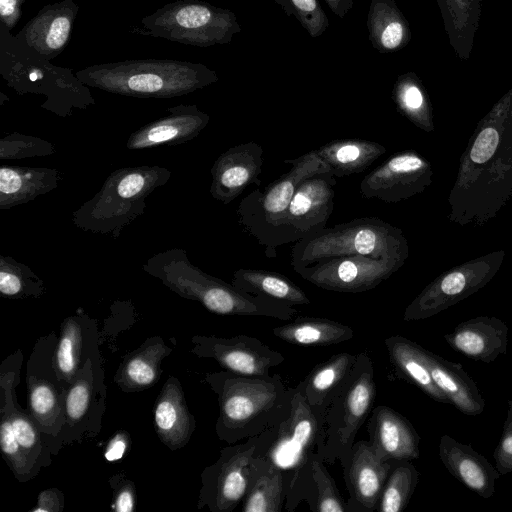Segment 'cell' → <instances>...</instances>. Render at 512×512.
<instances>
[{"label":"cell","instance_id":"cell-27","mask_svg":"<svg viewBox=\"0 0 512 512\" xmlns=\"http://www.w3.org/2000/svg\"><path fill=\"white\" fill-rule=\"evenodd\" d=\"M384 343L390 362L401 377L417 386L433 400L450 404L431 376L425 360V348L401 335L389 336Z\"/></svg>","mask_w":512,"mask_h":512},{"label":"cell","instance_id":"cell-24","mask_svg":"<svg viewBox=\"0 0 512 512\" xmlns=\"http://www.w3.org/2000/svg\"><path fill=\"white\" fill-rule=\"evenodd\" d=\"M357 360V354L340 352L317 364L297 385L309 406L325 417L338 390L346 381Z\"/></svg>","mask_w":512,"mask_h":512},{"label":"cell","instance_id":"cell-34","mask_svg":"<svg viewBox=\"0 0 512 512\" xmlns=\"http://www.w3.org/2000/svg\"><path fill=\"white\" fill-rule=\"evenodd\" d=\"M288 15L293 16L312 37L321 36L329 19L318 0H273Z\"/></svg>","mask_w":512,"mask_h":512},{"label":"cell","instance_id":"cell-15","mask_svg":"<svg viewBox=\"0 0 512 512\" xmlns=\"http://www.w3.org/2000/svg\"><path fill=\"white\" fill-rule=\"evenodd\" d=\"M263 148L254 141L228 149L216 160L213 168L211 193L225 204L237 198L248 186L260 185Z\"/></svg>","mask_w":512,"mask_h":512},{"label":"cell","instance_id":"cell-26","mask_svg":"<svg viewBox=\"0 0 512 512\" xmlns=\"http://www.w3.org/2000/svg\"><path fill=\"white\" fill-rule=\"evenodd\" d=\"M286 481L283 471L267 457L255 455L250 464L243 512H280L285 506Z\"/></svg>","mask_w":512,"mask_h":512},{"label":"cell","instance_id":"cell-12","mask_svg":"<svg viewBox=\"0 0 512 512\" xmlns=\"http://www.w3.org/2000/svg\"><path fill=\"white\" fill-rule=\"evenodd\" d=\"M349 493V512H373L394 461H382L368 440L355 441L349 454L340 463Z\"/></svg>","mask_w":512,"mask_h":512},{"label":"cell","instance_id":"cell-48","mask_svg":"<svg viewBox=\"0 0 512 512\" xmlns=\"http://www.w3.org/2000/svg\"><path fill=\"white\" fill-rule=\"evenodd\" d=\"M37 77H38V75H37L35 72H33V73L30 75V79H31L32 81L36 80V78H37Z\"/></svg>","mask_w":512,"mask_h":512},{"label":"cell","instance_id":"cell-20","mask_svg":"<svg viewBox=\"0 0 512 512\" xmlns=\"http://www.w3.org/2000/svg\"><path fill=\"white\" fill-rule=\"evenodd\" d=\"M455 351L475 361L490 363L505 354L508 345V327L494 317H477L458 324L444 335Z\"/></svg>","mask_w":512,"mask_h":512},{"label":"cell","instance_id":"cell-19","mask_svg":"<svg viewBox=\"0 0 512 512\" xmlns=\"http://www.w3.org/2000/svg\"><path fill=\"white\" fill-rule=\"evenodd\" d=\"M154 428L159 440L170 450L183 448L195 428L194 415L189 411L180 381L169 376L154 406Z\"/></svg>","mask_w":512,"mask_h":512},{"label":"cell","instance_id":"cell-36","mask_svg":"<svg viewBox=\"0 0 512 512\" xmlns=\"http://www.w3.org/2000/svg\"><path fill=\"white\" fill-rule=\"evenodd\" d=\"M113 491L111 508L116 512H133L136 504V488L123 472H117L108 480Z\"/></svg>","mask_w":512,"mask_h":512},{"label":"cell","instance_id":"cell-1","mask_svg":"<svg viewBox=\"0 0 512 512\" xmlns=\"http://www.w3.org/2000/svg\"><path fill=\"white\" fill-rule=\"evenodd\" d=\"M205 381L217 395V437L228 444L246 440L285 420L294 388L279 375L251 376L227 370L207 373Z\"/></svg>","mask_w":512,"mask_h":512},{"label":"cell","instance_id":"cell-31","mask_svg":"<svg viewBox=\"0 0 512 512\" xmlns=\"http://www.w3.org/2000/svg\"><path fill=\"white\" fill-rule=\"evenodd\" d=\"M240 291L263 296L286 305H308L306 293L285 275L264 269L240 268L234 272L232 283Z\"/></svg>","mask_w":512,"mask_h":512},{"label":"cell","instance_id":"cell-13","mask_svg":"<svg viewBox=\"0 0 512 512\" xmlns=\"http://www.w3.org/2000/svg\"><path fill=\"white\" fill-rule=\"evenodd\" d=\"M20 350L10 355L1 364L0 373V414H5L12 425L14 434L27 458L37 468L51 463V449L44 445L41 432L36 426L29 411L20 408L15 399L14 391L18 383L22 365Z\"/></svg>","mask_w":512,"mask_h":512},{"label":"cell","instance_id":"cell-47","mask_svg":"<svg viewBox=\"0 0 512 512\" xmlns=\"http://www.w3.org/2000/svg\"><path fill=\"white\" fill-rule=\"evenodd\" d=\"M16 0H0V14L2 16H9L15 10Z\"/></svg>","mask_w":512,"mask_h":512},{"label":"cell","instance_id":"cell-40","mask_svg":"<svg viewBox=\"0 0 512 512\" xmlns=\"http://www.w3.org/2000/svg\"><path fill=\"white\" fill-rule=\"evenodd\" d=\"M130 446V435L127 431H117L107 442L104 458L109 462L118 461L127 453Z\"/></svg>","mask_w":512,"mask_h":512},{"label":"cell","instance_id":"cell-30","mask_svg":"<svg viewBox=\"0 0 512 512\" xmlns=\"http://www.w3.org/2000/svg\"><path fill=\"white\" fill-rule=\"evenodd\" d=\"M274 336L289 344L298 346L335 345L354 336L353 329L340 322L319 317L300 316L293 321L277 326Z\"/></svg>","mask_w":512,"mask_h":512},{"label":"cell","instance_id":"cell-5","mask_svg":"<svg viewBox=\"0 0 512 512\" xmlns=\"http://www.w3.org/2000/svg\"><path fill=\"white\" fill-rule=\"evenodd\" d=\"M57 341L53 332L41 337L34 345L26 371L28 411L41 434L55 442L62 441L68 390L54 363Z\"/></svg>","mask_w":512,"mask_h":512},{"label":"cell","instance_id":"cell-39","mask_svg":"<svg viewBox=\"0 0 512 512\" xmlns=\"http://www.w3.org/2000/svg\"><path fill=\"white\" fill-rule=\"evenodd\" d=\"M211 10L200 5H191L180 9L176 14L177 23L185 28H200L208 25L214 16Z\"/></svg>","mask_w":512,"mask_h":512},{"label":"cell","instance_id":"cell-16","mask_svg":"<svg viewBox=\"0 0 512 512\" xmlns=\"http://www.w3.org/2000/svg\"><path fill=\"white\" fill-rule=\"evenodd\" d=\"M369 443L382 461H412L419 458L420 436L410 421L389 406L370 412L367 424Z\"/></svg>","mask_w":512,"mask_h":512},{"label":"cell","instance_id":"cell-23","mask_svg":"<svg viewBox=\"0 0 512 512\" xmlns=\"http://www.w3.org/2000/svg\"><path fill=\"white\" fill-rule=\"evenodd\" d=\"M424 355L436 386L445 394L450 404L463 414L480 415L485 408V401L476 383L462 365L427 349H424Z\"/></svg>","mask_w":512,"mask_h":512},{"label":"cell","instance_id":"cell-43","mask_svg":"<svg viewBox=\"0 0 512 512\" xmlns=\"http://www.w3.org/2000/svg\"><path fill=\"white\" fill-rule=\"evenodd\" d=\"M130 89L137 92H156L163 86L162 79L155 74H137L128 79Z\"/></svg>","mask_w":512,"mask_h":512},{"label":"cell","instance_id":"cell-2","mask_svg":"<svg viewBox=\"0 0 512 512\" xmlns=\"http://www.w3.org/2000/svg\"><path fill=\"white\" fill-rule=\"evenodd\" d=\"M284 163L292 168L263 190L254 189L241 200L237 209L239 223L265 247L269 258L276 257L278 246L292 243L286 217L298 185L316 173L330 170L315 149Z\"/></svg>","mask_w":512,"mask_h":512},{"label":"cell","instance_id":"cell-17","mask_svg":"<svg viewBox=\"0 0 512 512\" xmlns=\"http://www.w3.org/2000/svg\"><path fill=\"white\" fill-rule=\"evenodd\" d=\"M425 166V162L413 153L394 154L362 179L360 193L367 199L397 202L417 189Z\"/></svg>","mask_w":512,"mask_h":512},{"label":"cell","instance_id":"cell-28","mask_svg":"<svg viewBox=\"0 0 512 512\" xmlns=\"http://www.w3.org/2000/svg\"><path fill=\"white\" fill-rule=\"evenodd\" d=\"M315 151L335 177H345L363 172L386 148L372 140L346 138L328 142Z\"/></svg>","mask_w":512,"mask_h":512},{"label":"cell","instance_id":"cell-7","mask_svg":"<svg viewBox=\"0 0 512 512\" xmlns=\"http://www.w3.org/2000/svg\"><path fill=\"white\" fill-rule=\"evenodd\" d=\"M272 427L240 444L224 447L218 459L204 468L197 508L211 512H232L244 499L249 482L250 464L265 443Z\"/></svg>","mask_w":512,"mask_h":512},{"label":"cell","instance_id":"cell-35","mask_svg":"<svg viewBox=\"0 0 512 512\" xmlns=\"http://www.w3.org/2000/svg\"><path fill=\"white\" fill-rule=\"evenodd\" d=\"M413 74L398 77L392 90V98L398 109L408 117L417 118L425 104L423 92Z\"/></svg>","mask_w":512,"mask_h":512},{"label":"cell","instance_id":"cell-8","mask_svg":"<svg viewBox=\"0 0 512 512\" xmlns=\"http://www.w3.org/2000/svg\"><path fill=\"white\" fill-rule=\"evenodd\" d=\"M167 285L183 297L199 301L219 315L262 316L292 320L298 310L276 300L240 291L232 284L201 272L187 277H170Z\"/></svg>","mask_w":512,"mask_h":512},{"label":"cell","instance_id":"cell-25","mask_svg":"<svg viewBox=\"0 0 512 512\" xmlns=\"http://www.w3.org/2000/svg\"><path fill=\"white\" fill-rule=\"evenodd\" d=\"M96 324L91 319L70 317L61 324L54 363L62 382L69 387L90 349L97 344Z\"/></svg>","mask_w":512,"mask_h":512},{"label":"cell","instance_id":"cell-6","mask_svg":"<svg viewBox=\"0 0 512 512\" xmlns=\"http://www.w3.org/2000/svg\"><path fill=\"white\" fill-rule=\"evenodd\" d=\"M324 443L325 417L309 406L296 386L288 417L277 425L271 443L255 455L267 457L283 471L287 488L313 452L321 455Z\"/></svg>","mask_w":512,"mask_h":512},{"label":"cell","instance_id":"cell-3","mask_svg":"<svg viewBox=\"0 0 512 512\" xmlns=\"http://www.w3.org/2000/svg\"><path fill=\"white\" fill-rule=\"evenodd\" d=\"M350 255L376 259H404L401 232L377 217H362L323 229L297 241L291 248L293 270L319 260Z\"/></svg>","mask_w":512,"mask_h":512},{"label":"cell","instance_id":"cell-38","mask_svg":"<svg viewBox=\"0 0 512 512\" xmlns=\"http://www.w3.org/2000/svg\"><path fill=\"white\" fill-rule=\"evenodd\" d=\"M498 140L499 136L494 128L488 127L483 129L472 147L471 159L476 163L488 161L496 151Z\"/></svg>","mask_w":512,"mask_h":512},{"label":"cell","instance_id":"cell-11","mask_svg":"<svg viewBox=\"0 0 512 512\" xmlns=\"http://www.w3.org/2000/svg\"><path fill=\"white\" fill-rule=\"evenodd\" d=\"M336 177L323 171L303 180L290 202L286 228L295 243L323 229L334 208Z\"/></svg>","mask_w":512,"mask_h":512},{"label":"cell","instance_id":"cell-4","mask_svg":"<svg viewBox=\"0 0 512 512\" xmlns=\"http://www.w3.org/2000/svg\"><path fill=\"white\" fill-rule=\"evenodd\" d=\"M375 395L373 361L362 351L326 411L325 443L321 453L326 464L337 460L341 463L349 454L356 434L372 410Z\"/></svg>","mask_w":512,"mask_h":512},{"label":"cell","instance_id":"cell-37","mask_svg":"<svg viewBox=\"0 0 512 512\" xmlns=\"http://www.w3.org/2000/svg\"><path fill=\"white\" fill-rule=\"evenodd\" d=\"M493 457L500 475L512 473V400L508 402L507 418Z\"/></svg>","mask_w":512,"mask_h":512},{"label":"cell","instance_id":"cell-29","mask_svg":"<svg viewBox=\"0 0 512 512\" xmlns=\"http://www.w3.org/2000/svg\"><path fill=\"white\" fill-rule=\"evenodd\" d=\"M367 28L369 40L379 53L398 51L411 37L408 22L394 0H371Z\"/></svg>","mask_w":512,"mask_h":512},{"label":"cell","instance_id":"cell-42","mask_svg":"<svg viewBox=\"0 0 512 512\" xmlns=\"http://www.w3.org/2000/svg\"><path fill=\"white\" fill-rule=\"evenodd\" d=\"M70 31V21L66 17L56 18L50 27L46 38L47 45L52 49L60 48L67 40Z\"/></svg>","mask_w":512,"mask_h":512},{"label":"cell","instance_id":"cell-18","mask_svg":"<svg viewBox=\"0 0 512 512\" xmlns=\"http://www.w3.org/2000/svg\"><path fill=\"white\" fill-rule=\"evenodd\" d=\"M439 457L445 468L478 496L488 499L494 495L500 473L469 444L443 435L439 442Z\"/></svg>","mask_w":512,"mask_h":512},{"label":"cell","instance_id":"cell-41","mask_svg":"<svg viewBox=\"0 0 512 512\" xmlns=\"http://www.w3.org/2000/svg\"><path fill=\"white\" fill-rule=\"evenodd\" d=\"M64 508V495L57 488H49L42 491L37 500V505L31 512H61Z\"/></svg>","mask_w":512,"mask_h":512},{"label":"cell","instance_id":"cell-14","mask_svg":"<svg viewBox=\"0 0 512 512\" xmlns=\"http://www.w3.org/2000/svg\"><path fill=\"white\" fill-rule=\"evenodd\" d=\"M306 501L314 512H349L326 463L313 452L286 488L284 509L292 512Z\"/></svg>","mask_w":512,"mask_h":512},{"label":"cell","instance_id":"cell-22","mask_svg":"<svg viewBox=\"0 0 512 512\" xmlns=\"http://www.w3.org/2000/svg\"><path fill=\"white\" fill-rule=\"evenodd\" d=\"M171 352L172 348L160 336L147 338L123 359L114 383L125 393L149 389L158 382L162 374L161 363Z\"/></svg>","mask_w":512,"mask_h":512},{"label":"cell","instance_id":"cell-10","mask_svg":"<svg viewBox=\"0 0 512 512\" xmlns=\"http://www.w3.org/2000/svg\"><path fill=\"white\" fill-rule=\"evenodd\" d=\"M191 342L195 356L213 359L224 370L242 375L267 376L285 360L280 352L249 335H195Z\"/></svg>","mask_w":512,"mask_h":512},{"label":"cell","instance_id":"cell-32","mask_svg":"<svg viewBox=\"0 0 512 512\" xmlns=\"http://www.w3.org/2000/svg\"><path fill=\"white\" fill-rule=\"evenodd\" d=\"M418 477V471L410 461H396L384 484L376 511L402 512L415 491Z\"/></svg>","mask_w":512,"mask_h":512},{"label":"cell","instance_id":"cell-46","mask_svg":"<svg viewBox=\"0 0 512 512\" xmlns=\"http://www.w3.org/2000/svg\"><path fill=\"white\" fill-rule=\"evenodd\" d=\"M355 0H325L329 9L340 19H344L353 7Z\"/></svg>","mask_w":512,"mask_h":512},{"label":"cell","instance_id":"cell-45","mask_svg":"<svg viewBox=\"0 0 512 512\" xmlns=\"http://www.w3.org/2000/svg\"><path fill=\"white\" fill-rule=\"evenodd\" d=\"M0 291L5 296H17L23 291L20 277L4 269L0 272Z\"/></svg>","mask_w":512,"mask_h":512},{"label":"cell","instance_id":"cell-21","mask_svg":"<svg viewBox=\"0 0 512 512\" xmlns=\"http://www.w3.org/2000/svg\"><path fill=\"white\" fill-rule=\"evenodd\" d=\"M103 375L100 369L97 344L88 352L86 359L68 387L65 398L66 423L64 432H77L84 419L97 408L104 410L105 401H96V396H105ZM100 416V415H99Z\"/></svg>","mask_w":512,"mask_h":512},{"label":"cell","instance_id":"cell-44","mask_svg":"<svg viewBox=\"0 0 512 512\" xmlns=\"http://www.w3.org/2000/svg\"><path fill=\"white\" fill-rule=\"evenodd\" d=\"M145 177L138 172L126 175L118 184V194L123 198L138 195L145 187Z\"/></svg>","mask_w":512,"mask_h":512},{"label":"cell","instance_id":"cell-33","mask_svg":"<svg viewBox=\"0 0 512 512\" xmlns=\"http://www.w3.org/2000/svg\"><path fill=\"white\" fill-rule=\"evenodd\" d=\"M0 448L6 463L20 482L34 478L40 471L27 458L14 434L11 422L5 414H0Z\"/></svg>","mask_w":512,"mask_h":512},{"label":"cell","instance_id":"cell-9","mask_svg":"<svg viewBox=\"0 0 512 512\" xmlns=\"http://www.w3.org/2000/svg\"><path fill=\"white\" fill-rule=\"evenodd\" d=\"M403 259H376L364 255L332 257L294 270L311 284L328 291L361 293L388 279Z\"/></svg>","mask_w":512,"mask_h":512}]
</instances>
